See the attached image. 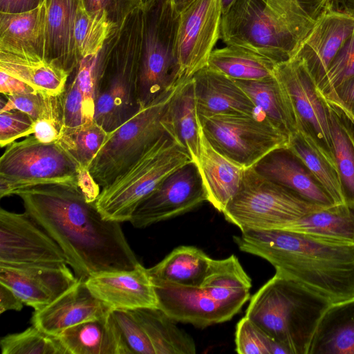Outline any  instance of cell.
Segmentation results:
<instances>
[{
  "instance_id": "cell-44",
  "label": "cell",
  "mask_w": 354,
  "mask_h": 354,
  "mask_svg": "<svg viewBox=\"0 0 354 354\" xmlns=\"http://www.w3.org/2000/svg\"><path fill=\"white\" fill-rule=\"evenodd\" d=\"M71 74L73 77H69L66 88L60 95L63 123L62 131L91 121L86 114L77 79L74 72Z\"/></svg>"
},
{
  "instance_id": "cell-6",
  "label": "cell",
  "mask_w": 354,
  "mask_h": 354,
  "mask_svg": "<svg viewBox=\"0 0 354 354\" xmlns=\"http://www.w3.org/2000/svg\"><path fill=\"white\" fill-rule=\"evenodd\" d=\"M193 161L190 155L166 133L137 160L102 188L95 205L108 221H129L138 205L171 173Z\"/></svg>"
},
{
  "instance_id": "cell-35",
  "label": "cell",
  "mask_w": 354,
  "mask_h": 354,
  "mask_svg": "<svg viewBox=\"0 0 354 354\" xmlns=\"http://www.w3.org/2000/svg\"><path fill=\"white\" fill-rule=\"evenodd\" d=\"M275 65L254 50L229 44L214 49L207 66L234 80H258L272 76Z\"/></svg>"
},
{
  "instance_id": "cell-45",
  "label": "cell",
  "mask_w": 354,
  "mask_h": 354,
  "mask_svg": "<svg viewBox=\"0 0 354 354\" xmlns=\"http://www.w3.org/2000/svg\"><path fill=\"white\" fill-rule=\"evenodd\" d=\"M35 120L28 114L11 110L0 112V146L5 147L34 133Z\"/></svg>"
},
{
  "instance_id": "cell-42",
  "label": "cell",
  "mask_w": 354,
  "mask_h": 354,
  "mask_svg": "<svg viewBox=\"0 0 354 354\" xmlns=\"http://www.w3.org/2000/svg\"><path fill=\"white\" fill-rule=\"evenodd\" d=\"M113 317L131 354H155L153 347L131 310H113Z\"/></svg>"
},
{
  "instance_id": "cell-52",
  "label": "cell",
  "mask_w": 354,
  "mask_h": 354,
  "mask_svg": "<svg viewBox=\"0 0 354 354\" xmlns=\"http://www.w3.org/2000/svg\"><path fill=\"white\" fill-rule=\"evenodd\" d=\"M78 186L91 202H95L100 193V186L91 176L88 169H80Z\"/></svg>"
},
{
  "instance_id": "cell-48",
  "label": "cell",
  "mask_w": 354,
  "mask_h": 354,
  "mask_svg": "<svg viewBox=\"0 0 354 354\" xmlns=\"http://www.w3.org/2000/svg\"><path fill=\"white\" fill-rule=\"evenodd\" d=\"M322 97L339 107L351 121L354 120V76L339 84Z\"/></svg>"
},
{
  "instance_id": "cell-5",
  "label": "cell",
  "mask_w": 354,
  "mask_h": 354,
  "mask_svg": "<svg viewBox=\"0 0 354 354\" xmlns=\"http://www.w3.org/2000/svg\"><path fill=\"white\" fill-rule=\"evenodd\" d=\"M324 297L277 271L251 298L245 316L289 354H308L330 306Z\"/></svg>"
},
{
  "instance_id": "cell-41",
  "label": "cell",
  "mask_w": 354,
  "mask_h": 354,
  "mask_svg": "<svg viewBox=\"0 0 354 354\" xmlns=\"http://www.w3.org/2000/svg\"><path fill=\"white\" fill-rule=\"evenodd\" d=\"M354 76V31L331 62L325 76L317 86L322 97L329 94L344 81Z\"/></svg>"
},
{
  "instance_id": "cell-46",
  "label": "cell",
  "mask_w": 354,
  "mask_h": 354,
  "mask_svg": "<svg viewBox=\"0 0 354 354\" xmlns=\"http://www.w3.org/2000/svg\"><path fill=\"white\" fill-rule=\"evenodd\" d=\"M98 55L82 58L73 71L77 79L86 114L90 120H95V70Z\"/></svg>"
},
{
  "instance_id": "cell-19",
  "label": "cell",
  "mask_w": 354,
  "mask_h": 354,
  "mask_svg": "<svg viewBox=\"0 0 354 354\" xmlns=\"http://www.w3.org/2000/svg\"><path fill=\"white\" fill-rule=\"evenodd\" d=\"M85 283L95 297L113 310L158 308L154 286L147 268L140 263L131 270L93 275Z\"/></svg>"
},
{
  "instance_id": "cell-37",
  "label": "cell",
  "mask_w": 354,
  "mask_h": 354,
  "mask_svg": "<svg viewBox=\"0 0 354 354\" xmlns=\"http://www.w3.org/2000/svg\"><path fill=\"white\" fill-rule=\"evenodd\" d=\"M107 132L95 120L64 130L57 140L80 169H88L105 142Z\"/></svg>"
},
{
  "instance_id": "cell-20",
  "label": "cell",
  "mask_w": 354,
  "mask_h": 354,
  "mask_svg": "<svg viewBox=\"0 0 354 354\" xmlns=\"http://www.w3.org/2000/svg\"><path fill=\"white\" fill-rule=\"evenodd\" d=\"M113 309L95 297L85 281H78L50 304L35 310L32 325L57 336L75 325L109 315Z\"/></svg>"
},
{
  "instance_id": "cell-28",
  "label": "cell",
  "mask_w": 354,
  "mask_h": 354,
  "mask_svg": "<svg viewBox=\"0 0 354 354\" xmlns=\"http://www.w3.org/2000/svg\"><path fill=\"white\" fill-rule=\"evenodd\" d=\"M279 230L329 243L354 245V205H334L310 213Z\"/></svg>"
},
{
  "instance_id": "cell-17",
  "label": "cell",
  "mask_w": 354,
  "mask_h": 354,
  "mask_svg": "<svg viewBox=\"0 0 354 354\" xmlns=\"http://www.w3.org/2000/svg\"><path fill=\"white\" fill-rule=\"evenodd\" d=\"M66 263H0V283L35 310L46 307L77 281Z\"/></svg>"
},
{
  "instance_id": "cell-47",
  "label": "cell",
  "mask_w": 354,
  "mask_h": 354,
  "mask_svg": "<svg viewBox=\"0 0 354 354\" xmlns=\"http://www.w3.org/2000/svg\"><path fill=\"white\" fill-rule=\"evenodd\" d=\"M45 95L34 91L6 96V102H1L0 112L18 110L28 114L35 121L43 110Z\"/></svg>"
},
{
  "instance_id": "cell-2",
  "label": "cell",
  "mask_w": 354,
  "mask_h": 354,
  "mask_svg": "<svg viewBox=\"0 0 354 354\" xmlns=\"http://www.w3.org/2000/svg\"><path fill=\"white\" fill-rule=\"evenodd\" d=\"M233 239L241 251L264 259L331 304L354 297V245L283 230H249Z\"/></svg>"
},
{
  "instance_id": "cell-15",
  "label": "cell",
  "mask_w": 354,
  "mask_h": 354,
  "mask_svg": "<svg viewBox=\"0 0 354 354\" xmlns=\"http://www.w3.org/2000/svg\"><path fill=\"white\" fill-rule=\"evenodd\" d=\"M207 201L198 165L191 161L168 176L136 208L129 222L136 228L189 212Z\"/></svg>"
},
{
  "instance_id": "cell-59",
  "label": "cell",
  "mask_w": 354,
  "mask_h": 354,
  "mask_svg": "<svg viewBox=\"0 0 354 354\" xmlns=\"http://www.w3.org/2000/svg\"><path fill=\"white\" fill-rule=\"evenodd\" d=\"M142 3H145L147 0H141Z\"/></svg>"
},
{
  "instance_id": "cell-34",
  "label": "cell",
  "mask_w": 354,
  "mask_h": 354,
  "mask_svg": "<svg viewBox=\"0 0 354 354\" xmlns=\"http://www.w3.org/2000/svg\"><path fill=\"white\" fill-rule=\"evenodd\" d=\"M335 169L344 203L354 205V124L345 113L326 100Z\"/></svg>"
},
{
  "instance_id": "cell-60",
  "label": "cell",
  "mask_w": 354,
  "mask_h": 354,
  "mask_svg": "<svg viewBox=\"0 0 354 354\" xmlns=\"http://www.w3.org/2000/svg\"><path fill=\"white\" fill-rule=\"evenodd\" d=\"M353 122V124H354V120L353 121H351Z\"/></svg>"
},
{
  "instance_id": "cell-8",
  "label": "cell",
  "mask_w": 354,
  "mask_h": 354,
  "mask_svg": "<svg viewBox=\"0 0 354 354\" xmlns=\"http://www.w3.org/2000/svg\"><path fill=\"white\" fill-rule=\"evenodd\" d=\"M315 21L297 0H262L225 44L249 48L277 64L294 55Z\"/></svg>"
},
{
  "instance_id": "cell-40",
  "label": "cell",
  "mask_w": 354,
  "mask_h": 354,
  "mask_svg": "<svg viewBox=\"0 0 354 354\" xmlns=\"http://www.w3.org/2000/svg\"><path fill=\"white\" fill-rule=\"evenodd\" d=\"M236 351L240 354H289L282 346L244 316L236 324Z\"/></svg>"
},
{
  "instance_id": "cell-32",
  "label": "cell",
  "mask_w": 354,
  "mask_h": 354,
  "mask_svg": "<svg viewBox=\"0 0 354 354\" xmlns=\"http://www.w3.org/2000/svg\"><path fill=\"white\" fill-rule=\"evenodd\" d=\"M212 261V259L198 248L180 245L147 270L151 279L198 287L205 281Z\"/></svg>"
},
{
  "instance_id": "cell-38",
  "label": "cell",
  "mask_w": 354,
  "mask_h": 354,
  "mask_svg": "<svg viewBox=\"0 0 354 354\" xmlns=\"http://www.w3.org/2000/svg\"><path fill=\"white\" fill-rule=\"evenodd\" d=\"M287 147L304 162L335 205L345 203L336 169L310 140L298 131L289 137Z\"/></svg>"
},
{
  "instance_id": "cell-55",
  "label": "cell",
  "mask_w": 354,
  "mask_h": 354,
  "mask_svg": "<svg viewBox=\"0 0 354 354\" xmlns=\"http://www.w3.org/2000/svg\"><path fill=\"white\" fill-rule=\"evenodd\" d=\"M343 11L354 17V0H341Z\"/></svg>"
},
{
  "instance_id": "cell-57",
  "label": "cell",
  "mask_w": 354,
  "mask_h": 354,
  "mask_svg": "<svg viewBox=\"0 0 354 354\" xmlns=\"http://www.w3.org/2000/svg\"><path fill=\"white\" fill-rule=\"evenodd\" d=\"M194 0H178L174 7L178 12H180L185 7Z\"/></svg>"
},
{
  "instance_id": "cell-9",
  "label": "cell",
  "mask_w": 354,
  "mask_h": 354,
  "mask_svg": "<svg viewBox=\"0 0 354 354\" xmlns=\"http://www.w3.org/2000/svg\"><path fill=\"white\" fill-rule=\"evenodd\" d=\"M324 208L266 178L252 167L244 170L237 194L222 213L227 222L243 232L279 230Z\"/></svg>"
},
{
  "instance_id": "cell-23",
  "label": "cell",
  "mask_w": 354,
  "mask_h": 354,
  "mask_svg": "<svg viewBox=\"0 0 354 354\" xmlns=\"http://www.w3.org/2000/svg\"><path fill=\"white\" fill-rule=\"evenodd\" d=\"M44 2L45 57L71 75L80 62L74 33L79 0H44Z\"/></svg>"
},
{
  "instance_id": "cell-7",
  "label": "cell",
  "mask_w": 354,
  "mask_h": 354,
  "mask_svg": "<svg viewBox=\"0 0 354 354\" xmlns=\"http://www.w3.org/2000/svg\"><path fill=\"white\" fill-rule=\"evenodd\" d=\"M143 9L138 82L140 106L165 97L183 81L176 48L179 12L172 0H147L143 3Z\"/></svg>"
},
{
  "instance_id": "cell-27",
  "label": "cell",
  "mask_w": 354,
  "mask_h": 354,
  "mask_svg": "<svg viewBox=\"0 0 354 354\" xmlns=\"http://www.w3.org/2000/svg\"><path fill=\"white\" fill-rule=\"evenodd\" d=\"M167 133L198 162L201 145L198 120L192 77L176 87L164 118Z\"/></svg>"
},
{
  "instance_id": "cell-56",
  "label": "cell",
  "mask_w": 354,
  "mask_h": 354,
  "mask_svg": "<svg viewBox=\"0 0 354 354\" xmlns=\"http://www.w3.org/2000/svg\"><path fill=\"white\" fill-rule=\"evenodd\" d=\"M235 1L236 0H221L222 16L229 11Z\"/></svg>"
},
{
  "instance_id": "cell-30",
  "label": "cell",
  "mask_w": 354,
  "mask_h": 354,
  "mask_svg": "<svg viewBox=\"0 0 354 354\" xmlns=\"http://www.w3.org/2000/svg\"><path fill=\"white\" fill-rule=\"evenodd\" d=\"M308 354H354V297L330 304L319 323Z\"/></svg>"
},
{
  "instance_id": "cell-36",
  "label": "cell",
  "mask_w": 354,
  "mask_h": 354,
  "mask_svg": "<svg viewBox=\"0 0 354 354\" xmlns=\"http://www.w3.org/2000/svg\"><path fill=\"white\" fill-rule=\"evenodd\" d=\"M117 25L106 10L91 12L84 0H79L74 33L80 59L98 55Z\"/></svg>"
},
{
  "instance_id": "cell-50",
  "label": "cell",
  "mask_w": 354,
  "mask_h": 354,
  "mask_svg": "<svg viewBox=\"0 0 354 354\" xmlns=\"http://www.w3.org/2000/svg\"><path fill=\"white\" fill-rule=\"evenodd\" d=\"M36 91L25 82L0 71V92L6 97Z\"/></svg>"
},
{
  "instance_id": "cell-11",
  "label": "cell",
  "mask_w": 354,
  "mask_h": 354,
  "mask_svg": "<svg viewBox=\"0 0 354 354\" xmlns=\"http://www.w3.org/2000/svg\"><path fill=\"white\" fill-rule=\"evenodd\" d=\"M176 87L165 97L140 106L129 119L109 132L88 168L101 188L109 185L167 133L164 118Z\"/></svg>"
},
{
  "instance_id": "cell-13",
  "label": "cell",
  "mask_w": 354,
  "mask_h": 354,
  "mask_svg": "<svg viewBox=\"0 0 354 354\" xmlns=\"http://www.w3.org/2000/svg\"><path fill=\"white\" fill-rule=\"evenodd\" d=\"M274 74L292 107L298 131L310 140L335 167L328 109L303 61L293 56L275 65Z\"/></svg>"
},
{
  "instance_id": "cell-4",
  "label": "cell",
  "mask_w": 354,
  "mask_h": 354,
  "mask_svg": "<svg viewBox=\"0 0 354 354\" xmlns=\"http://www.w3.org/2000/svg\"><path fill=\"white\" fill-rule=\"evenodd\" d=\"M158 308L176 322L205 328L230 320L250 298L252 281L238 258L212 259L198 287L151 279Z\"/></svg>"
},
{
  "instance_id": "cell-39",
  "label": "cell",
  "mask_w": 354,
  "mask_h": 354,
  "mask_svg": "<svg viewBox=\"0 0 354 354\" xmlns=\"http://www.w3.org/2000/svg\"><path fill=\"white\" fill-rule=\"evenodd\" d=\"M2 354H69L57 336L36 326L8 334L0 340Z\"/></svg>"
},
{
  "instance_id": "cell-29",
  "label": "cell",
  "mask_w": 354,
  "mask_h": 354,
  "mask_svg": "<svg viewBox=\"0 0 354 354\" xmlns=\"http://www.w3.org/2000/svg\"><path fill=\"white\" fill-rule=\"evenodd\" d=\"M0 71L28 84L36 91L61 95L71 74L40 55H21L0 51Z\"/></svg>"
},
{
  "instance_id": "cell-10",
  "label": "cell",
  "mask_w": 354,
  "mask_h": 354,
  "mask_svg": "<svg viewBox=\"0 0 354 354\" xmlns=\"http://www.w3.org/2000/svg\"><path fill=\"white\" fill-rule=\"evenodd\" d=\"M79 167L57 142L34 135L6 147L0 158V198L43 184L78 185Z\"/></svg>"
},
{
  "instance_id": "cell-3",
  "label": "cell",
  "mask_w": 354,
  "mask_h": 354,
  "mask_svg": "<svg viewBox=\"0 0 354 354\" xmlns=\"http://www.w3.org/2000/svg\"><path fill=\"white\" fill-rule=\"evenodd\" d=\"M144 31L143 4L127 12L98 55L95 120L113 131L140 109L138 82Z\"/></svg>"
},
{
  "instance_id": "cell-53",
  "label": "cell",
  "mask_w": 354,
  "mask_h": 354,
  "mask_svg": "<svg viewBox=\"0 0 354 354\" xmlns=\"http://www.w3.org/2000/svg\"><path fill=\"white\" fill-rule=\"evenodd\" d=\"M21 299L8 287L0 283V313L8 310L20 311L24 307Z\"/></svg>"
},
{
  "instance_id": "cell-12",
  "label": "cell",
  "mask_w": 354,
  "mask_h": 354,
  "mask_svg": "<svg viewBox=\"0 0 354 354\" xmlns=\"http://www.w3.org/2000/svg\"><path fill=\"white\" fill-rule=\"evenodd\" d=\"M199 122L212 147L243 169L253 167L268 153L288 143L289 138L263 115L221 114Z\"/></svg>"
},
{
  "instance_id": "cell-1",
  "label": "cell",
  "mask_w": 354,
  "mask_h": 354,
  "mask_svg": "<svg viewBox=\"0 0 354 354\" xmlns=\"http://www.w3.org/2000/svg\"><path fill=\"white\" fill-rule=\"evenodd\" d=\"M25 212L58 243L78 281L140 263L120 223L104 219L78 185L43 184L19 190Z\"/></svg>"
},
{
  "instance_id": "cell-49",
  "label": "cell",
  "mask_w": 354,
  "mask_h": 354,
  "mask_svg": "<svg viewBox=\"0 0 354 354\" xmlns=\"http://www.w3.org/2000/svg\"><path fill=\"white\" fill-rule=\"evenodd\" d=\"M84 3L86 9L91 12L106 10L117 24L129 10L142 3L141 0H84Z\"/></svg>"
},
{
  "instance_id": "cell-31",
  "label": "cell",
  "mask_w": 354,
  "mask_h": 354,
  "mask_svg": "<svg viewBox=\"0 0 354 354\" xmlns=\"http://www.w3.org/2000/svg\"><path fill=\"white\" fill-rule=\"evenodd\" d=\"M258 111L270 123L288 138L298 131L288 97L274 74L258 80H235Z\"/></svg>"
},
{
  "instance_id": "cell-26",
  "label": "cell",
  "mask_w": 354,
  "mask_h": 354,
  "mask_svg": "<svg viewBox=\"0 0 354 354\" xmlns=\"http://www.w3.org/2000/svg\"><path fill=\"white\" fill-rule=\"evenodd\" d=\"M57 336L69 354H131L111 313L68 328Z\"/></svg>"
},
{
  "instance_id": "cell-33",
  "label": "cell",
  "mask_w": 354,
  "mask_h": 354,
  "mask_svg": "<svg viewBox=\"0 0 354 354\" xmlns=\"http://www.w3.org/2000/svg\"><path fill=\"white\" fill-rule=\"evenodd\" d=\"M149 339L155 354H195L192 337L159 308L131 310Z\"/></svg>"
},
{
  "instance_id": "cell-58",
  "label": "cell",
  "mask_w": 354,
  "mask_h": 354,
  "mask_svg": "<svg viewBox=\"0 0 354 354\" xmlns=\"http://www.w3.org/2000/svg\"><path fill=\"white\" fill-rule=\"evenodd\" d=\"M178 0H172L174 6L177 3Z\"/></svg>"
},
{
  "instance_id": "cell-25",
  "label": "cell",
  "mask_w": 354,
  "mask_h": 354,
  "mask_svg": "<svg viewBox=\"0 0 354 354\" xmlns=\"http://www.w3.org/2000/svg\"><path fill=\"white\" fill-rule=\"evenodd\" d=\"M46 5L24 12H0V51L45 57Z\"/></svg>"
},
{
  "instance_id": "cell-14",
  "label": "cell",
  "mask_w": 354,
  "mask_h": 354,
  "mask_svg": "<svg viewBox=\"0 0 354 354\" xmlns=\"http://www.w3.org/2000/svg\"><path fill=\"white\" fill-rule=\"evenodd\" d=\"M221 0H194L179 12L176 55L182 80L205 67L221 39Z\"/></svg>"
},
{
  "instance_id": "cell-51",
  "label": "cell",
  "mask_w": 354,
  "mask_h": 354,
  "mask_svg": "<svg viewBox=\"0 0 354 354\" xmlns=\"http://www.w3.org/2000/svg\"><path fill=\"white\" fill-rule=\"evenodd\" d=\"M302 8L314 20L326 12L337 9L341 0H297Z\"/></svg>"
},
{
  "instance_id": "cell-22",
  "label": "cell",
  "mask_w": 354,
  "mask_h": 354,
  "mask_svg": "<svg viewBox=\"0 0 354 354\" xmlns=\"http://www.w3.org/2000/svg\"><path fill=\"white\" fill-rule=\"evenodd\" d=\"M192 79L199 120L221 114L259 115L260 112L235 80L207 66Z\"/></svg>"
},
{
  "instance_id": "cell-21",
  "label": "cell",
  "mask_w": 354,
  "mask_h": 354,
  "mask_svg": "<svg viewBox=\"0 0 354 354\" xmlns=\"http://www.w3.org/2000/svg\"><path fill=\"white\" fill-rule=\"evenodd\" d=\"M253 167L266 178L311 203L324 207L335 205L308 167L287 146L272 151Z\"/></svg>"
},
{
  "instance_id": "cell-54",
  "label": "cell",
  "mask_w": 354,
  "mask_h": 354,
  "mask_svg": "<svg viewBox=\"0 0 354 354\" xmlns=\"http://www.w3.org/2000/svg\"><path fill=\"white\" fill-rule=\"evenodd\" d=\"M44 0H0V12L19 13L31 10Z\"/></svg>"
},
{
  "instance_id": "cell-16",
  "label": "cell",
  "mask_w": 354,
  "mask_h": 354,
  "mask_svg": "<svg viewBox=\"0 0 354 354\" xmlns=\"http://www.w3.org/2000/svg\"><path fill=\"white\" fill-rule=\"evenodd\" d=\"M0 263H66L53 238L26 212L0 209Z\"/></svg>"
},
{
  "instance_id": "cell-18",
  "label": "cell",
  "mask_w": 354,
  "mask_h": 354,
  "mask_svg": "<svg viewBox=\"0 0 354 354\" xmlns=\"http://www.w3.org/2000/svg\"><path fill=\"white\" fill-rule=\"evenodd\" d=\"M353 31L354 17L343 10L326 12L315 20L293 56L303 61L316 86Z\"/></svg>"
},
{
  "instance_id": "cell-24",
  "label": "cell",
  "mask_w": 354,
  "mask_h": 354,
  "mask_svg": "<svg viewBox=\"0 0 354 354\" xmlns=\"http://www.w3.org/2000/svg\"><path fill=\"white\" fill-rule=\"evenodd\" d=\"M206 190L207 201L223 212L237 194L244 170L215 150L201 127V145L197 162Z\"/></svg>"
},
{
  "instance_id": "cell-43",
  "label": "cell",
  "mask_w": 354,
  "mask_h": 354,
  "mask_svg": "<svg viewBox=\"0 0 354 354\" xmlns=\"http://www.w3.org/2000/svg\"><path fill=\"white\" fill-rule=\"evenodd\" d=\"M63 127L60 95H45L43 110L35 121V138L44 143L57 142Z\"/></svg>"
}]
</instances>
